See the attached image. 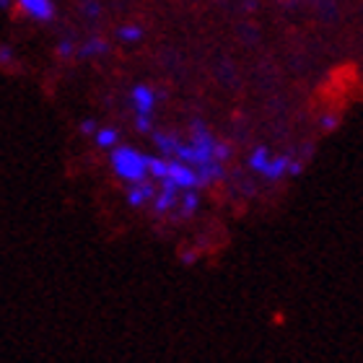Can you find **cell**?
<instances>
[{
	"mask_svg": "<svg viewBox=\"0 0 363 363\" xmlns=\"http://www.w3.org/2000/svg\"><path fill=\"white\" fill-rule=\"evenodd\" d=\"M153 145L161 156H169V159L184 161L192 169H200L205 164H213V161H223L231 156V145L218 140L213 135L208 125L203 120H195L192 128H189V138L174 135V133H161V130H151Z\"/></svg>",
	"mask_w": 363,
	"mask_h": 363,
	"instance_id": "cell-1",
	"label": "cell"
},
{
	"mask_svg": "<svg viewBox=\"0 0 363 363\" xmlns=\"http://www.w3.org/2000/svg\"><path fill=\"white\" fill-rule=\"evenodd\" d=\"M148 177L153 182H169L179 189H197V172L184 161L169 159V156H148Z\"/></svg>",
	"mask_w": 363,
	"mask_h": 363,
	"instance_id": "cell-2",
	"label": "cell"
},
{
	"mask_svg": "<svg viewBox=\"0 0 363 363\" xmlns=\"http://www.w3.org/2000/svg\"><path fill=\"white\" fill-rule=\"evenodd\" d=\"M109 164L112 172L120 177L122 182H140L148 177V156L143 151H138L133 145H114L109 148Z\"/></svg>",
	"mask_w": 363,
	"mask_h": 363,
	"instance_id": "cell-3",
	"label": "cell"
},
{
	"mask_svg": "<svg viewBox=\"0 0 363 363\" xmlns=\"http://www.w3.org/2000/svg\"><path fill=\"white\" fill-rule=\"evenodd\" d=\"M250 167L252 172H257L259 177H265L270 182H278L283 177H288V169H291V156H272L265 145L255 148L250 156Z\"/></svg>",
	"mask_w": 363,
	"mask_h": 363,
	"instance_id": "cell-4",
	"label": "cell"
},
{
	"mask_svg": "<svg viewBox=\"0 0 363 363\" xmlns=\"http://www.w3.org/2000/svg\"><path fill=\"white\" fill-rule=\"evenodd\" d=\"M156 101H159V94H156L151 86L138 84L135 89L130 91V104L135 109V117H153Z\"/></svg>",
	"mask_w": 363,
	"mask_h": 363,
	"instance_id": "cell-5",
	"label": "cell"
},
{
	"mask_svg": "<svg viewBox=\"0 0 363 363\" xmlns=\"http://www.w3.org/2000/svg\"><path fill=\"white\" fill-rule=\"evenodd\" d=\"M13 6L21 11L26 18L39 23H47L55 18V3L52 0H13Z\"/></svg>",
	"mask_w": 363,
	"mask_h": 363,
	"instance_id": "cell-6",
	"label": "cell"
},
{
	"mask_svg": "<svg viewBox=\"0 0 363 363\" xmlns=\"http://www.w3.org/2000/svg\"><path fill=\"white\" fill-rule=\"evenodd\" d=\"M153 195H156V184H153L148 177L140 182H130L128 184V203L133 205V208H143V205H151Z\"/></svg>",
	"mask_w": 363,
	"mask_h": 363,
	"instance_id": "cell-7",
	"label": "cell"
},
{
	"mask_svg": "<svg viewBox=\"0 0 363 363\" xmlns=\"http://www.w3.org/2000/svg\"><path fill=\"white\" fill-rule=\"evenodd\" d=\"M106 52H109V42H106L104 37L94 34V37L84 39V42L78 45L76 57H81V60H99V57H104Z\"/></svg>",
	"mask_w": 363,
	"mask_h": 363,
	"instance_id": "cell-8",
	"label": "cell"
},
{
	"mask_svg": "<svg viewBox=\"0 0 363 363\" xmlns=\"http://www.w3.org/2000/svg\"><path fill=\"white\" fill-rule=\"evenodd\" d=\"M197 208H200V195H197V189H182L177 213H179L182 218H189V216H195L197 213Z\"/></svg>",
	"mask_w": 363,
	"mask_h": 363,
	"instance_id": "cell-9",
	"label": "cell"
},
{
	"mask_svg": "<svg viewBox=\"0 0 363 363\" xmlns=\"http://www.w3.org/2000/svg\"><path fill=\"white\" fill-rule=\"evenodd\" d=\"M94 143H96L99 148L109 151V148H114V145L120 143V130L117 128H96L94 130Z\"/></svg>",
	"mask_w": 363,
	"mask_h": 363,
	"instance_id": "cell-10",
	"label": "cell"
},
{
	"mask_svg": "<svg viewBox=\"0 0 363 363\" xmlns=\"http://www.w3.org/2000/svg\"><path fill=\"white\" fill-rule=\"evenodd\" d=\"M117 39L125 42V45H135V42L143 39V29H140L138 23H125V26L117 29Z\"/></svg>",
	"mask_w": 363,
	"mask_h": 363,
	"instance_id": "cell-11",
	"label": "cell"
},
{
	"mask_svg": "<svg viewBox=\"0 0 363 363\" xmlns=\"http://www.w3.org/2000/svg\"><path fill=\"white\" fill-rule=\"evenodd\" d=\"M76 50H78V42L73 37L60 39V45H57V55H60L62 60H68V57H76Z\"/></svg>",
	"mask_w": 363,
	"mask_h": 363,
	"instance_id": "cell-12",
	"label": "cell"
},
{
	"mask_svg": "<svg viewBox=\"0 0 363 363\" xmlns=\"http://www.w3.org/2000/svg\"><path fill=\"white\" fill-rule=\"evenodd\" d=\"M16 52H13V47L11 45H0V68H16Z\"/></svg>",
	"mask_w": 363,
	"mask_h": 363,
	"instance_id": "cell-13",
	"label": "cell"
},
{
	"mask_svg": "<svg viewBox=\"0 0 363 363\" xmlns=\"http://www.w3.org/2000/svg\"><path fill=\"white\" fill-rule=\"evenodd\" d=\"M84 16L89 21H99V16H101V6H99V0H84V6H81Z\"/></svg>",
	"mask_w": 363,
	"mask_h": 363,
	"instance_id": "cell-14",
	"label": "cell"
},
{
	"mask_svg": "<svg viewBox=\"0 0 363 363\" xmlns=\"http://www.w3.org/2000/svg\"><path fill=\"white\" fill-rule=\"evenodd\" d=\"M319 125H322V130L330 133V130H335L337 125H340V117H337V114H325V117L319 120Z\"/></svg>",
	"mask_w": 363,
	"mask_h": 363,
	"instance_id": "cell-15",
	"label": "cell"
},
{
	"mask_svg": "<svg viewBox=\"0 0 363 363\" xmlns=\"http://www.w3.org/2000/svg\"><path fill=\"white\" fill-rule=\"evenodd\" d=\"M135 130H138V133H151V130H153V117H135Z\"/></svg>",
	"mask_w": 363,
	"mask_h": 363,
	"instance_id": "cell-16",
	"label": "cell"
},
{
	"mask_svg": "<svg viewBox=\"0 0 363 363\" xmlns=\"http://www.w3.org/2000/svg\"><path fill=\"white\" fill-rule=\"evenodd\" d=\"M99 125H96V120H84L81 122V133L84 135H94V130H96Z\"/></svg>",
	"mask_w": 363,
	"mask_h": 363,
	"instance_id": "cell-17",
	"label": "cell"
},
{
	"mask_svg": "<svg viewBox=\"0 0 363 363\" xmlns=\"http://www.w3.org/2000/svg\"><path fill=\"white\" fill-rule=\"evenodd\" d=\"M11 6H13V0H0V11H8Z\"/></svg>",
	"mask_w": 363,
	"mask_h": 363,
	"instance_id": "cell-18",
	"label": "cell"
}]
</instances>
